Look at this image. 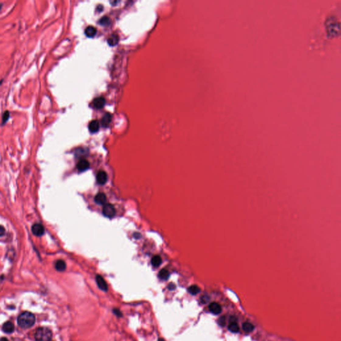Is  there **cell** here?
<instances>
[{
    "label": "cell",
    "instance_id": "1",
    "mask_svg": "<svg viewBox=\"0 0 341 341\" xmlns=\"http://www.w3.org/2000/svg\"><path fill=\"white\" fill-rule=\"evenodd\" d=\"M36 322V316L29 311H26L20 314L17 318V323L20 327L29 329Z\"/></svg>",
    "mask_w": 341,
    "mask_h": 341
},
{
    "label": "cell",
    "instance_id": "2",
    "mask_svg": "<svg viewBox=\"0 0 341 341\" xmlns=\"http://www.w3.org/2000/svg\"><path fill=\"white\" fill-rule=\"evenodd\" d=\"M52 332L47 327L39 328L35 334V339L36 341H51L52 339Z\"/></svg>",
    "mask_w": 341,
    "mask_h": 341
},
{
    "label": "cell",
    "instance_id": "3",
    "mask_svg": "<svg viewBox=\"0 0 341 341\" xmlns=\"http://www.w3.org/2000/svg\"><path fill=\"white\" fill-rule=\"evenodd\" d=\"M103 214L108 218L113 217L115 215V209L111 204H105L103 208Z\"/></svg>",
    "mask_w": 341,
    "mask_h": 341
},
{
    "label": "cell",
    "instance_id": "4",
    "mask_svg": "<svg viewBox=\"0 0 341 341\" xmlns=\"http://www.w3.org/2000/svg\"><path fill=\"white\" fill-rule=\"evenodd\" d=\"M31 231L34 235L37 237H41L44 234L45 228L40 223L34 224L31 228Z\"/></svg>",
    "mask_w": 341,
    "mask_h": 341
},
{
    "label": "cell",
    "instance_id": "5",
    "mask_svg": "<svg viewBox=\"0 0 341 341\" xmlns=\"http://www.w3.org/2000/svg\"><path fill=\"white\" fill-rule=\"evenodd\" d=\"M96 283L98 287L99 288V289L105 292H107L108 290V286H107V284L106 283V281L104 280V279L102 277L101 275H97L96 276Z\"/></svg>",
    "mask_w": 341,
    "mask_h": 341
},
{
    "label": "cell",
    "instance_id": "6",
    "mask_svg": "<svg viewBox=\"0 0 341 341\" xmlns=\"http://www.w3.org/2000/svg\"><path fill=\"white\" fill-rule=\"evenodd\" d=\"M209 311L213 314L216 315L221 314V312H222V307H221L220 304L216 303V302H213V303H211L209 306Z\"/></svg>",
    "mask_w": 341,
    "mask_h": 341
},
{
    "label": "cell",
    "instance_id": "7",
    "mask_svg": "<svg viewBox=\"0 0 341 341\" xmlns=\"http://www.w3.org/2000/svg\"><path fill=\"white\" fill-rule=\"evenodd\" d=\"M97 181L99 185H105L107 181V175L103 171H100L98 172L97 175Z\"/></svg>",
    "mask_w": 341,
    "mask_h": 341
},
{
    "label": "cell",
    "instance_id": "8",
    "mask_svg": "<svg viewBox=\"0 0 341 341\" xmlns=\"http://www.w3.org/2000/svg\"><path fill=\"white\" fill-rule=\"evenodd\" d=\"M105 104V99L103 97H97L93 101V107L97 110H101L104 107Z\"/></svg>",
    "mask_w": 341,
    "mask_h": 341
},
{
    "label": "cell",
    "instance_id": "9",
    "mask_svg": "<svg viewBox=\"0 0 341 341\" xmlns=\"http://www.w3.org/2000/svg\"><path fill=\"white\" fill-rule=\"evenodd\" d=\"M77 167L80 172L85 171L89 168V163L86 159H81L77 163Z\"/></svg>",
    "mask_w": 341,
    "mask_h": 341
},
{
    "label": "cell",
    "instance_id": "10",
    "mask_svg": "<svg viewBox=\"0 0 341 341\" xmlns=\"http://www.w3.org/2000/svg\"><path fill=\"white\" fill-rule=\"evenodd\" d=\"M112 119V115L110 113H106L101 119V125L105 127H107L110 125Z\"/></svg>",
    "mask_w": 341,
    "mask_h": 341
},
{
    "label": "cell",
    "instance_id": "11",
    "mask_svg": "<svg viewBox=\"0 0 341 341\" xmlns=\"http://www.w3.org/2000/svg\"><path fill=\"white\" fill-rule=\"evenodd\" d=\"M2 329L4 332L9 334V333H12L14 331L15 327H14V325L12 322L8 321L3 324Z\"/></svg>",
    "mask_w": 341,
    "mask_h": 341
},
{
    "label": "cell",
    "instance_id": "12",
    "mask_svg": "<svg viewBox=\"0 0 341 341\" xmlns=\"http://www.w3.org/2000/svg\"><path fill=\"white\" fill-rule=\"evenodd\" d=\"M107 197L104 193H99L95 197V201L96 203L99 204V205H105L106 203Z\"/></svg>",
    "mask_w": 341,
    "mask_h": 341
},
{
    "label": "cell",
    "instance_id": "13",
    "mask_svg": "<svg viewBox=\"0 0 341 341\" xmlns=\"http://www.w3.org/2000/svg\"><path fill=\"white\" fill-rule=\"evenodd\" d=\"M88 127H89V131H90L91 133H95L97 132L98 131H99V122H98V121H96V120L91 121L89 123Z\"/></svg>",
    "mask_w": 341,
    "mask_h": 341
},
{
    "label": "cell",
    "instance_id": "14",
    "mask_svg": "<svg viewBox=\"0 0 341 341\" xmlns=\"http://www.w3.org/2000/svg\"><path fill=\"white\" fill-rule=\"evenodd\" d=\"M97 33V29L93 26L87 27L85 30V34L88 37H93Z\"/></svg>",
    "mask_w": 341,
    "mask_h": 341
},
{
    "label": "cell",
    "instance_id": "15",
    "mask_svg": "<svg viewBox=\"0 0 341 341\" xmlns=\"http://www.w3.org/2000/svg\"><path fill=\"white\" fill-rule=\"evenodd\" d=\"M119 41V36L117 34H112L111 36L109 37L107 40L108 44L111 45V46H114V45H117Z\"/></svg>",
    "mask_w": 341,
    "mask_h": 341
},
{
    "label": "cell",
    "instance_id": "16",
    "mask_svg": "<svg viewBox=\"0 0 341 341\" xmlns=\"http://www.w3.org/2000/svg\"><path fill=\"white\" fill-rule=\"evenodd\" d=\"M55 269L57 271L62 272L64 271L66 269V264L65 261H63V260H58L57 262L55 263Z\"/></svg>",
    "mask_w": 341,
    "mask_h": 341
},
{
    "label": "cell",
    "instance_id": "17",
    "mask_svg": "<svg viewBox=\"0 0 341 341\" xmlns=\"http://www.w3.org/2000/svg\"><path fill=\"white\" fill-rule=\"evenodd\" d=\"M242 329L246 332H251L255 329V326L251 322H245L242 324Z\"/></svg>",
    "mask_w": 341,
    "mask_h": 341
},
{
    "label": "cell",
    "instance_id": "18",
    "mask_svg": "<svg viewBox=\"0 0 341 341\" xmlns=\"http://www.w3.org/2000/svg\"><path fill=\"white\" fill-rule=\"evenodd\" d=\"M228 329L231 332L237 333L239 332V326L237 325V323L235 322H231L229 325H228Z\"/></svg>",
    "mask_w": 341,
    "mask_h": 341
},
{
    "label": "cell",
    "instance_id": "19",
    "mask_svg": "<svg viewBox=\"0 0 341 341\" xmlns=\"http://www.w3.org/2000/svg\"><path fill=\"white\" fill-rule=\"evenodd\" d=\"M161 263H162V260H161V256L159 255L154 256L151 259V264L154 267L159 266Z\"/></svg>",
    "mask_w": 341,
    "mask_h": 341
},
{
    "label": "cell",
    "instance_id": "20",
    "mask_svg": "<svg viewBox=\"0 0 341 341\" xmlns=\"http://www.w3.org/2000/svg\"><path fill=\"white\" fill-rule=\"evenodd\" d=\"M159 277L161 280H166L169 277V273L166 269H162L161 270L159 273Z\"/></svg>",
    "mask_w": 341,
    "mask_h": 341
},
{
    "label": "cell",
    "instance_id": "21",
    "mask_svg": "<svg viewBox=\"0 0 341 341\" xmlns=\"http://www.w3.org/2000/svg\"><path fill=\"white\" fill-rule=\"evenodd\" d=\"M201 289L197 285H192L188 288V292L192 295H196L200 293Z\"/></svg>",
    "mask_w": 341,
    "mask_h": 341
},
{
    "label": "cell",
    "instance_id": "22",
    "mask_svg": "<svg viewBox=\"0 0 341 341\" xmlns=\"http://www.w3.org/2000/svg\"><path fill=\"white\" fill-rule=\"evenodd\" d=\"M99 23L101 26H108L110 23V19L107 16H105L103 17H102V18L99 20Z\"/></svg>",
    "mask_w": 341,
    "mask_h": 341
},
{
    "label": "cell",
    "instance_id": "23",
    "mask_svg": "<svg viewBox=\"0 0 341 341\" xmlns=\"http://www.w3.org/2000/svg\"><path fill=\"white\" fill-rule=\"evenodd\" d=\"M9 116H10V113L8 111H6L3 113L2 115V125H5L6 124V122L8 121V119H9Z\"/></svg>",
    "mask_w": 341,
    "mask_h": 341
},
{
    "label": "cell",
    "instance_id": "24",
    "mask_svg": "<svg viewBox=\"0 0 341 341\" xmlns=\"http://www.w3.org/2000/svg\"><path fill=\"white\" fill-rule=\"evenodd\" d=\"M218 323H219L220 326H224L225 325V323H226L225 317H224V316H221V318H219V321H218Z\"/></svg>",
    "mask_w": 341,
    "mask_h": 341
},
{
    "label": "cell",
    "instance_id": "25",
    "mask_svg": "<svg viewBox=\"0 0 341 341\" xmlns=\"http://www.w3.org/2000/svg\"><path fill=\"white\" fill-rule=\"evenodd\" d=\"M209 297L207 296V295H203V296L201 297V301L203 304L207 303V302L209 301Z\"/></svg>",
    "mask_w": 341,
    "mask_h": 341
},
{
    "label": "cell",
    "instance_id": "26",
    "mask_svg": "<svg viewBox=\"0 0 341 341\" xmlns=\"http://www.w3.org/2000/svg\"><path fill=\"white\" fill-rule=\"evenodd\" d=\"M113 312L115 315L118 316V317H121V316H122V312H121L120 310H119L117 308H114Z\"/></svg>",
    "mask_w": 341,
    "mask_h": 341
},
{
    "label": "cell",
    "instance_id": "27",
    "mask_svg": "<svg viewBox=\"0 0 341 341\" xmlns=\"http://www.w3.org/2000/svg\"><path fill=\"white\" fill-rule=\"evenodd\" d=\"M5 231L4 227H3V226L0 225V237L3 236V235H5Z\"/></svg>",
    "mask_w": 341,
    "mask_h": 341
},
{
    "label": "cell",
    "instance_id": "28",
    "mask_svg": "<svg viewBox=\"0 0 341 341\" xmlns=\"http://www.w3.org/2000/svg\"><path fill=\"white\" fill-rule=\"evenodd\" d=\"M168 289L171 291H173L175 289V285L173 283H170L168 286Z\"/></svg>",
    "mask_w": 341,
    "mask_h": 341
},
{
    "label": "cell",
    "instance_id": "29",
    "mask_svg": "<svg viewBox=\"0 0 341 341\" xmlns=\"http://www.w3.org/2000/svg\"><path fill=\"white\" fill-rule=\"evenodd\" d=\"M0 341H8V340L6 338H4V337H3V338L0 339Z\"/></svg>",
    "mask_w": 341,
    "mask_h": 341
},
{
    "label": "cell",
    "instance_id": "30",
    "mask_svg": "<svg viewBox=\"0 0 341 341\" xmlns=\"http://www.w3.org/2000/svg\"><path fill=\"white\" fill-rule=\"evenodd\" d=\"M158 341H165V340H164L163 339H161H161H159V340H158Z\"/></svg>",
    "mask_w": 341,
    "mask_h": 341
},
{
    "label": "cell",
    "instance_id": "31",
    "mask_svg": "<svg viewBox=\"0 0 341 341\" xmlns=\"http://www.w3.org/2000/svg\"><path fill=\"white\" fill-rule=\"evenodd\" d=\"M2 3H0V9H2Z\"/></svg>",
    "mask_w": 341,
    "mask_h": 341
}]
</instances>
